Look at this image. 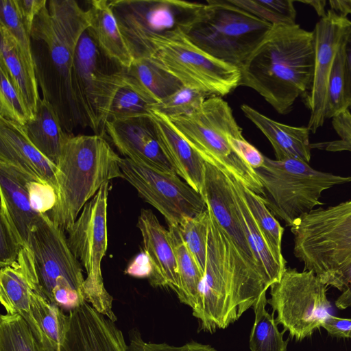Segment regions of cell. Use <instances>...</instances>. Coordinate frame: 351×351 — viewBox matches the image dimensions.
<instances>
[{
  "label": "cell",
  "instance_id": "52a82bcc",
  "mask_svg": "<svg viewBox=\"0 0 351 351\" xmlns=\"http://www.w3.org/2000/svg\"><path fill=\"white\" fill-rule=\"evenodd\" d=\"M272 26L226 0H209L185 36L214 58L241 69Z\"/></svg>",
  "mask_w": 351,
  "mask_h": 351
},
{
  "label": "cell",
  "instance_id": "83f0119b",
  "mask_svg": "<svg viewBox=\"0 0 351 351\" xmlns=\"http://www.w3.org/2000/svg\"><path fill=\"white\" fill-rule=\"evenodd\" d=\"M88 3L90 34L109 59L123 69L129 68L133 58L122 37L109 1L92 0Z\"/></svg>",
  "mask_w": 351,
  "mask_h": 351
},
{
  "label": "cell",
  "instance_id": "2e32d148",
  "mask_svg": "<svg viewBox=\"0 0 351 351\" xmlns=\"http://www.w3.org/2000/svg\"><path fill=\"white\" fill-rule=\"evenodd\" d=\"M351 21L328 10L316 23L315 36V66L311 90L302 99L311 114L307 127L315 133L326 120L327 85L334 58Z\"/></svg>",
  "mask_w": 351,
  "mask_h": 351
},
{
  "label": "cell",
  "instance_id": "e0dca14e",
  "mask_svg": "<svg viewBox=\"0 0 351 351\" xmlns=\"http://www.w3.org/2000/svg\"><path fill=\"white\" fill-rule=\"evenodd\" d=\"M201 194L217 222L243 258L266 280L250 246L229 173L205 160L204 182Z\"/></svg>",
  "mask_w": 351,
  "mask_h": 351
},
{
  "label": "cell",
  "instance_id": "7402d4cb",
  "mask_svg": "<svg viewBox=\"0 0 351 351\" xmlns=\"http://www.w3.org/2000/svg\"><path fill=\"white\" fill-rule=\"evenodd\" d=\"M156 103L123 69L103 80L99 116L103 130L108 121L150 114Z\"/></svg>",
  "mask_w": 351,
  "mask_h": 351
},
{
  "label": "cell",
  "instance_id": "8d00e7d4",
  "mask_svg": "<svg viewBox=\"0 0 351 351\" xmlns=\"http://www.w3.org/2000/svg\"><path fill=\"white\" fill-rule=\"evenodd\" d=\"M228 3L272 25H295L296 10L292 0H226Z\"/></svg>",
  "mask_w": 351,
  "mask_h": 351
},
{
  "label": "cell",
  "instance_id": "cb8c5ba5",
  "mask_svg": "<svg viewBox=\"0 0 351 351\" xmlns=\"http://www.w3.org/2000/svg\"><path fill=\"white\" fill-rule=\"evenodd\" d=\"M161 146L176 173L195 191L202 193L205 160L165 116L150 111Z\"/></svg>",
  "mask_w": 351,
  "mask_h": 351
},
{
  "label": "cell",
  "instance_id": "c3c4849f",
  "mask_svg": "<svg viewBox=\"0 0 351 351\" xmlns=\"http://www.w3.org/2000/svg\"><path fill=\"white\" fill-rule=\"evenodd\" d=\"M229 143L236 153L254 170L263 165L265 156L247 142L243 136L230 137Z\"/></svg>",
  "mask_w": 351,
  "mask_h": 351
},
{
  "label": "cell",
  "instance_id": "e575fe53",
  "mask_svg": "<svg viewBox=\"0 0 351 351\" xmlns=\"http://www.w3.org/2000/svg\"><path fill=\"white\" fill-rule=\"evenodd\" d=\"M236 180L245 202L267 243L279 261L286 264L281 247L284 228L267 208L263 197Z\"/></svg>",
  "mask_w": 351,
  "mask_h": 351
},
{
  "label": "cell",
  "instance_id": "f907efd6",
  "mask_svg": "<svg viewBox=\"0 0 351 351\" xmlns=\"http://www.w3.org/2000/svg\"><path fill=\"white\" fill-rule=\"evenodd\" d=\"M47 3V0H16L19 14L29 33L35 17Z\"/></svg>",
  "mask_w": 351,
  "mask_h": 351
},
{
  "label": "cell",
  "instance_id": "bcb514c9",
  "mask_svg": "<svg viewBox=\"0 0 351 351\" xmlns=\"http://www.w3.org/2000/svg\"><path fill=\"white\" fill-rule=\"evenodd\" d=\"M319 278L327 286L334 287L341 291L335 301L338 308L346 309L351 306V262Z\"/></svg>",
  "mask_w": 351,
  "mask_h": 351
},
{
  "label": "cell",
  "instance_id": "484cf974",
  "mask_svg": "<svg viewBox=\"0 0 351 351\" xmlns=\"http://www.w3.org/2000/svg\"><path fill=\"white\" fill-rule=\"evenodd\" d=\"M32 180L35 179L16 167L0 162V195L5 201L28 247L30 232L41 214L36 212L30 203L28 184Z\"/></svg>",
  "mask_w": 351,
  "mask_h": 351
},
{
  "label": "cell",
  "instance_id": "f1b7e54d",
  "mask_svg": "<svg viewBox=\"0 0 351 351\" xmlns=\"http://www.w3.org/2000/svg\"><path fill=\"white\" fill-rule=\"evenodd\" d=\"M31 330L46 351H59L67 330L69 313L50 302L38 289L33 290L30 302Z\"/></svg>",
  "mask_w": 351,
  "mask_h": 351
},
{
  "label": "cell",
  "instance_id": "7bdbcfd3",
  "mask_svg": "<svg viewBox=\"0 0 351 351\" xmlns=\"http://www.w3.org/2000/svg\"><path fill=\"white\" fill-rule=\"evenodd\" d=\"M346 109H348V108L344 97V75L341 41L334 58L328 81L326 119H332Z\"/></svg>",
  "mask_w": 351,
  "mask_h": 351
},
{
  "label": "cell",
  "instance_id": "6da1fadb",
  "mask_svg": "<svg viewBox=\"0 0 351 351\" xmlns=\"http://www.w3.org/2000/svg\"><path fill=\"white\" fill-rule=\"evenodd\" d=\"M90 26L87 10L74 0H49L35 17L30 37L34 71L43 93L71 134L84 128L72 87L76 47Z\"/></svg>",
  "mask_w": 351,
  "mask_h": 351
},
{
  "label": "cell",
  "instance_id": "ba28073f",
  "mask_svg": "<svg viewBox=\"0 0 351 351\" xmlns=\"http://www.w3.org/2000/svg\"><path fill=\"white\" fill-rule=\"evenodd\" d=\"M255 171L267 208L290 227L302 215L324 204L319 199L324 191L351 182V176L317 171L295 158L273 160L265 156L263 165Z\"/></svg>",
  "mask_w": 351,
  "mask_h": 351
},
{
  "label": "cell",
  "instance_id": "f546056e",
  "mask_svg": "<svg viewBox=\"0 0 351 351\" xmlns=\"http://www.w3.org/2000/svg\"><path fill=\"white\" fill-rule=\"evenodd\" d=\"M24 129L33 145L57 165L63 143L69 134L62 128L49 101L43 98L39 99L34 118L28 121Z\"/></svg>",
  "mask_w": 351,
  "mask_h": 351
},
{
  "label": "cell",
  "instance_id": "9a60e30c",
  "mask_svg": "<svg viewBox=\"0 0 351 351\" xmlns=\"http://www.w3.org/2000/svg\"><path fill=\"white\" fill-rule=\"evenodd\" d=\"M123 69L99 49L88 29L80 36L74 58L72 87L84 128L104 136L99 116L105 77Z\"/></svg>",
  "mask_w": 351,
  "mask_h": 351
},
{
  "label": "cell",
  "instance_id": "ffe728a7",
  "mask_svg": "<svg viewBox=\"0 0 351 351\" xmlns=\"http://www.w3.org/2000/svg\"><path fill=\"white\" fill-rule=\"evenodd\" d=\"M0 162L10 165L57 191V167L29 141L24 126L0 117Z\"/></svg>",
  "mask_w": 351,
  "mask_h": 351
},
{
  "label": "cell",
  "instance_id": "7a4b0ae2",
  "mask_svg": "<svg viewBox=\"0 0 351 351\" xmlns=\"http://www.w3.org/2000/svg\"><path fill=\"white\" fill-rule=\"evenodd\" d=\"M315 66L314 32L295 25H273L241 69L240 86L261 95L281 114L311 90Z\"/></svg>",
  "mask_w": 351,
  "mask_h": 351
},
{
  "label": "cell",
  "instance_id": "603a6c76",
  "mask_svg": "<svg viewBox=\"0 0 351 351\" xmlns=\"http://www.w3.org/2000/svg\"><path fill=\"white\" fill-rule=\"evenodd\" d=\"M36 289L38 283L32 254L29 248L23 247L15 262L1 267L0 301L7 314L21 315L31 330V293Z\"/></svg>",
  "mask_w": 351,
  "mask_h": 351
},
{
  "label": "cell",
  "instance_id": "1f68e13d",
  "mask_svg": "<svg viewBox=\"0 0 351 351\" xmlns=\"http://www.w3.org/2000/svg\"><path fill=\"white\" fill-rule=\"evenodd\" d=\"M168 230L180 279V290L176 295L181 303L193 308L204 274L184 241L178 225L169 226Z\"/></svg>",
  "mask_w": 351,
  "mask_h": 351
},
{
  "label": "cell",
  "instance_id": "f6af8a7d",
  "mask_svg": "<svg viewBox=\"0 0 351 351\" xmlns=\"http://www.w3.org/2000/svg\"><path fill=\"white\" fill-rule=\"evenodd\" d=\"M128 340V351H217L210 345L194 341L180 346H171L166 343L147 342L136 328L130 330Z\"/></svg>",
  "mask_w": 351,
  "mask_h": 351
},
{
  "label": "cell",
  "instance_id": "f5cc1de1",
  "mask_svg": "<svg viewBox=\"0 0 351 351\" xmlns=\"http://www.w3.org/2000/svg\"><path fill=\"white\" fill-rule=\"evenodd\" d=\"M152 271L150 259L143 250L131 261L125 270V273L136 278H149Z\"/></svg>",
  "mask_w": 351,
  "mask_h": 351
},
{
  "label": "cell",
  "instance_id": "74e56055",
  "mask_svg": "<svg viewBox=\"0 0 351 351\" xmlns=\"http://www.w3.org/2000/svg\"><path fill=\"white\" fill-rule=\"evenodd\" d=\"M209 212L207 209L191 217H185L178 225L182 237L204 275L208 244Z\"/></svg>",
  "mask_w": 351,
  "mask_h": 351
},
{
  "label": "cell",
  "instance_id": "b9f144b4",
  "mask_svg": "<svg viewBox=\"0 0 351 351\" xmlns=\"http://www.w3.org/2000/svg\"><path fill=\"white\" fill-rule=\"evenodd\" d=\"M0 117L25 126L29 120L27 110L6 69L0 66Z\"/></svg>",
  "mask_w": 351,
  "mask_h": 351
},
{
  "label": "cell",
  "instance_id": "ac0fdd59",
  "mask_svg": "<svg viewBox=\"0 0 351 351\" xmlns=\"http://www.w3.org/2000/svg\"><path fill=\"white\" fill-rule=\"evenodd\" d=\"M105 131L125 158L160 171L176 173L161 146L151 112L108 121Z\"/></svg>",
  "mask_w": 351,
  "mask_h": 351
},
{
  "label": "cell",
  "instance_id": "4fadbf2b",
  "mask_svg": "<svg viewBox=\"0 0 351 351\" xmlns=\"http://www.w3.org/2000/svg\"><path fill=\"white\" fill-rule=\"evenodd\" d=\"M152 58L184 86L207 96L226 95L240 86L239 68L214 58L185 36L165 44Z\"/></svg>",
  "mask_w": 351,
  "mask_h": 351
},
{
  "label": "cell",
  "instance_id": "5bb4252c",
  "mask_svg": "<svg viewBox=\"0 0 351 351\" xmlns=\"http://www.w3.org/2000/svg\"><path fill=\"white\" fill-rule=\"evenodd\" d=\"M119 166L123 179L163 215L169 226L179 225L184 218L207 209L202 195L177 173L160 171L127 158H121Z\"/></svg>",
  "mask_w": 351,
  "mask_h": 351
},
{
  "label": "cell",
  "instance_id": "8992f818",
  "mask_svg": "<svg viewBox=\"0 0 351 351\" xmlns=\"http://www.w3.org/2000/svg\"><path fill=\"white\" fill-rule=\"evenodd\" d=\"M110 6L134 60L152 58L185 36L204 3L181 0H112Z\"/></svg>",
  "mask_w": 351,
  "mask_h": 351
},
{
  "label": "cell",
  "instance_id": "ee69618b",
  "mask_svg": "<svg viewBox=\"0 0 351 351\" xmlns=\"http://www.w3.org/2000/svg\"><path fill=\"white\" fill-rule=\"evenodd\" d=\"M332 125L339 139L311 143V149L332 152L343 151L351 152V112L350 110L346 109L334 117L332 119Z\"/></svg>",
  "mask_w": 351,
  "mask_h": 351
},
{
  "label": "cell",
  "instance_id": "11a10c76",
  "mask_svg": "<svg viewBox=\"0 0 351 351\" xmlns=\"http://www.w3.org/2000/svg\"><path fill=\"white\" fill-rule=\"evenodd\" d=\"M299 2L308 4L313 7L320 18H323L326 14L327 11L325 10L326 4V0L299 1Z\"/></svg>",
  "mask_w": 351,
  "mask_h": 351
},
{
  "label": "cell",
  "instance_id": "d4e9b609",
  "mask_svg": "<svg viewBox=\"0 0 351 351\" xmlns=\"http://www.w3.org/2000/svg\"><path fill=\"white\" fill-rule=\"evenodd\" d=\"M241 108L245 116L269 140L277 160L295 158L309 162L311 158V131L307 126L296 127L279 123L246 104L242 105Z\"/></svg>",
  "mask_w": 351,
  "mask_h": 351
},
{
  "label": "cell",
  "instance_id": "f35d334b",
  "mask_svg": "<svg viewBox=\"0 0 351 351\" xmlns=\"http://www.w3.org/2000/svg\"><path fill=\"white\" fill-rule=\"evenodd\" d=\"M23 247L24 242L9 211L5 201L1 197L0 210V266L4 267L15 262ZM29 248V247H28Z\"/></svg>",
  "mask_w": 351,
  "mask_h": 351
},
{
  "label": "cell",
  "instance_id": "d6986e66",
  "mask_svg": "<svg viewBox=\"0 0 351 351\" xmlns=\"http://www.w3.org/2000/svg\"><path fill=\"white\" fill-rule=\"evenodd\" d=\"M69 320L59 351H128L115 322L84 302L69 312Z\"/></svg>",
  "mask_w": 351,
  "mask_h": 351
},
{
  "label": "cell",
  "instance_id": "9c48e42d",
  "mask_svg": "<svg viewBox=\"0 0 351 351\" xmlns=\"http://www.w3.org/2000/svg\"><path fill=\"white\" fill-rule=\"evenodd\" d=\"M39 291L66 312L86 301L81 264L71 252L64 230L41 213L29 239Z\"/></svg>",
  "mask_w": 351,
  "mask_h": 351
},
{
  "label": "cell",
  "instance_id": "4316f807",
  "mask_svg": "<svg viewBox=\"0 0 351 351\" xmlns=\"http://www.w3.org/2000/svg\"><path fill=\"white\" fill-rule=\"evenodd\" d=\"M0 34V66L8 71L31 120L35 117L40 99L35 72L25 62L14 37L2 25Z\"/></svg>",
  "mask_w": 351,
  "mask_h": 351
},
{
  "label": "cell",
  "instance_id": "5b68a950",
  "mask_svg": "<svg viewBox=\"0 0 351 351\" xmlns=\"http://www.w3.org/2000/svg\"><path fill=\"white\" fill-rule=\"evenodd\" d=\"M167 119L206 161L223 169L256 194L263 195L256 171L229 143L230 137L240 138L243 134L226 101L211 96L193 113Z\"/></svg>",
  "mask_w": 351,
  "mask_h": 351
},
{
  "label": "cell",
  "instance_id": "277c9868",
  "mask_svg": "<svg viewBox=\"0 0 351 351\" xmlns=\"http://www.w3.org/2000/svg\"><path fill=\"white\" fill-rule=\"evenodd\" d=\"M121 158L102 135L69 134L56 165L57 201L47 214L51 219L67 230L104 184L123 178Z\"/></svg>",
  "mask_w": 351,
  "mask_h": 351
},
{
  "label": "cell",
  "instance_id": "db71d44e",
  "mask_svg": "<svg viewBox=\"0 0 351 351\" xmlns=\"http://www.w3.org/2000/svg\"><path fill=\"white\" fill-rule=\"evenodd\" d=\"M328 3L330 10L339 15L347 17L351 14V0H330Z\"/></svg>",
  "mask_w": 351,
  "mask_h": 351
},
{
  "label": "cell",
  "instance_id": "30bf717a",
  "mask_svg": "<svg viewBox=\"0 0 351 351\" xmlns=\"http://www.w3.org/2000/svg\"><path fill=\"white\" fill-rule=\"evenodd\" d=\"M293 252L317 276L351 262V200L302 215L291 227Z\"/></svg>",
  "mask_w": 351,
  "mask_h": 351
},
{
  "label": "cell",
  "instance_id": "8fae6325",
  "mask_svg": "<svg viewBox=\"0 0 351 351\" xmlns=\"http://www.w3.org/2000/svg\"><path fill=\"white\" fill-rule=\"evenodd\" d=\"M109 182L104 184L84 206L74 223L66 230L69 246L84 267L86 301L113 322V298L105 288L101 263L108 246L107 206Z\"/></svg>",
  "mask_w": 351,
  "mask_h": 351
},
{
  "label": "cell",
  "instance_id": "816d5d0a",
  "mask_svg": "<svg viewBox=\"0 0 351 351\" xmlns=\"http://www.w3.org/2000/svg\"><path fill=\"white\" fill-rule=\"evenodd\" d=\"M322 327L331 336L351 339V319L329 314L322 323Z\"/></svg>",
  "mask_w": 351,
  "mask_h": 351
},
{
  "label": "cell",
  "instance_id": "44dd1931",
  "mask_svg": "<svg viewBox=\"0 0 351 351\" xmlns=\"http://www.w3.org/2000/svg\"><path fill=\"white\" fill-rule=\"evenodd\" d=\"M137 227L152 267L148 278L154 287H168L176 294L180 290V279L175 252L169 230L160 224L150 209L143 208L138 217Z\"/></svg>",
  "mask_w": 351,
  "mask_h": 351
},
{
  "label": "cell",
  "instance_id": "d6a6232c",
  "mask_svg": "<svg viewBox=\"0 0 351 351\" xmlns=\"http://www.w3.org/2000/svg\"><path fill=\"white\" fill-rule=\"evenodd\" d=\"M124 70L156 104L184 86L178 78L152 58L134 60L130 67Z\"/></svg>",
  "mask_w": 351,
  "mask_h": 351
},
{
  "label": "cell",
  "instance_id": "60d3db41",
  "mask_svg": "<svg viewBox=\"0 0 351 351\" xmlns=\"http://www.w3.org/2000/svg\"><path fill=\"white\" fill-rule=\"evenodd\" d=\"M206 96L198 90L183 86L154 105L151 111L167 118L187 115L197 110L206 100Z\"/></svg>",
  "mask_w": 351,
  "mask_h": 351
},
{
  "label": "cell",
  "instance_id": "681fc988",
  "mask_svg": "<svg viewBox=\"0 0 351 351\" xmlns=\"http://www.w3.org/2000/svg\"><path fill=\"white\" fill-rule=\"evenodd\" d=\"M344 75V97L348 109H351V24L341 40Z\"/></svg>",
  "mask_w": 351,
  "mask_h": 351
},
{
  "label": "cell",
  "instance_id": "7c38bea8",
  "mask_svg": "<svg viewBox=\"0 0 351 351\" xmlns=\"http://www.w3.org/2000/svg\"><path fill=\"white\" fill-rule=\"evenodd\" d=\"M270 287L267 303L277 313V323L297 340L311 336L329 315L327 285L312 271L286 268Z\"/></svg>",
  "mask_w": 351,
  "mask_h": 351
},
{
  "label": "cell",
  "instance_id": "ab89813d",
  "mask_svg": "<svg viewBox=\"0 0 351 351\" xmlns=\"http://www.w3.org/2000/svg\"><path fill=\"white\" fill-rule=\"evenodd\" d=\"M0 25L5 27L14 37L25 62L35 72L30 33L19 14L16 0H1Z\"/></svg>",
  "mask_w": 351,
  "mask_h": 351
},
{
  "label": "cell",
  "instance_id": "4dcf8cb0",
  "mask_svg": "<svg viewBox=\"0 0 351 351\" xmlns=\"http://www.w3.org/2000/svg\"><path fill=\"white\" fill-rule=\"evenodd\" d=\"M229 175L234 186L250 246L260 269L271 287L280 280L286 269V264L279 261L274 254L253 217L236 178Z\"/></svg>",
  "mask_w": 351,
  "mask_h": 351
},
{
  "label": "cell",
  "instance_id": "7dc6e473",
  "mask_svg": "<svg viewBox=\"0 0 351 351\" xmlns=\"http://www.w3.org/2000/svg\"><path fill=\"white\" fill-rule=\"evenodd\" d=\"M30 203L32 208L39 213H47L55 206L57 191L51 185L36 180L28 184Z\"/></svg>",
  "mask_w": 351,
  "mask_h": 351
},
{
  "label": "cell",
  "instance_id": "836d02e7",
  "mask_svg": "<svg viewBox=\"0 0 351 351\" xmlns=\"http://www.w3.org/2000/svg\"><path fill=\"white\" fill-rule=\"evenodd\" d=\"M267 292V291H266ZM266 292L263 293L253 306L255 319L250 336L251 351H287L288 341L283 339L274 313L266 310Z\"/></svg>",
  "mask_w": 351,
  "mask_h": 351
},
{
  "label": "cell",
  "instance_id": "d590c367",
  "mask_svg": "<svg viewBox=\"0 0 351 351\" xmlns=\"http://www.w3.org/2000/svg\"><path fill=\"white\" fill-rule=\"evenodd\" d=\"M0 351H46L19 315L0 316Z\"/></svg>",
  "mask_w": 351,
  "mask_h": 351
},
{
  "label": "cell",
  "instance_id": "3957f363",
  "mask_svg": "<svg viewBox=\"0 0 351 351\" xmlns=\"http://www.w3.org/2000/svg\"><path fill=\"white\" fill-rule=\"evenodd\" d=\"M208 209L206 268L192 311L199 330L213 333L237 321L270 286L245 262Z\"/></svg>",
  "mask_w": 351,
  "mask_h": 351
}]
</instances>
